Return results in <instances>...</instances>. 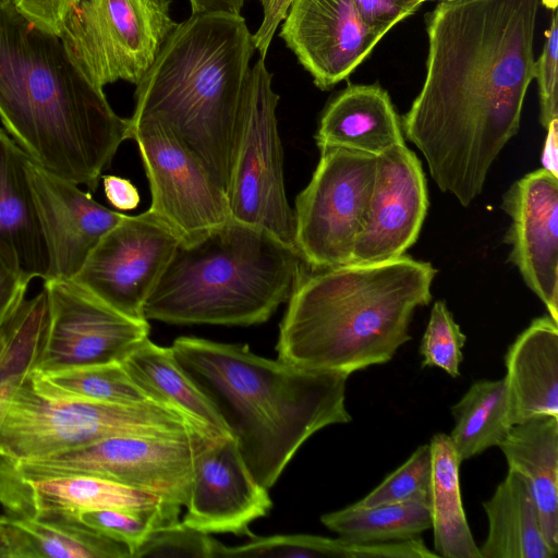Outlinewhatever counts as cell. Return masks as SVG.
<instances>
[{
	"label": "cell",
	"instance_id": "cell-26",
	"mask_svg": "<svg viewBox=\"0 0 558 558\" xmlns=\"http://www.w3.org/2000/svg\"><path fill=\"white\" fill-rule=\"evenodd\" d=\"M122 365L147 397L184 415L193 427L229 434L218 412L177 362L171 348L145 338Z\"/></svg>",
	"mask_w": 558,
	"mask_h": 558
},
{
	"label": "cell",
	"instance_id": "cell-41",
	"mask_svg": "<svg viewBox=\"0 0 558 558\" xmlns=\"http://www.w3.org/2000/svg\"><path fill=\"white\" fill-rule=\"evenodd\" d=\"M28 284L0 257V326L25 299Z\"/></svg>",
	"mask_w": 558,
	"mask_h": 558
},
{
	"label": "cell",
	"instance_id": "cell-45",
	"mask_svg": "<svg viewBox=\"0 0 558 558\" xmlns=\"http://www.w3.org/2000/svg\"><path fill=\"white\" fill-rule=\"evenodd\" d=\"M24 377H8L0 379V425L4 416L7 407L10 402V399L14 390L16 389V387Z\"/></svg>",
	"mask_w": 558,
	"mask_h": 558
},
{
	"label": "cell",
	"instance_id": "cell-15",
	"mask_svg": "<svg viewBox=\"0 0 558 558\" xmlns=\"http://www.w3.org/2000/svg\"><path fill=\"white\" fill-rule=\"evenodd\" d=\"M193 473L182 522L207 534H254L250 525L268 514L272 502L246 466L230 434L192 427Z\"/></svg>",
	"mask_w": 558,
	"mask_h": 558
},
{
	"label": "cell",
	"instance_id": "cell-38",
	"mask_svg": "<svg viewBox=\"0 0 558 558\" xmlns=\"http://www.w3.org/2000/svg\"><path fill=\"white\" fill-rule=\"evenodd\" d=\"M362 21L384 36L398 22L411 15L422 0H353Z\"/></svg>",
	"mask_w": 558,
	"mask_h": 558
},
{
	"label": "cell",
	"instance_id": "cell-2",
	"mask_svg": "<svg viewBox=\"0 0 558 558\" xmlns=\"http://www.w3.org/2000/svg\"><path fill=\"white\" fill-rule=\"evenodd\" d=\"M0 120L32 160L90 192L132 138L130 119L113 111L61 38L8 0H0Z\"/></svg>",
	"mask_w": 558,
	"mask_h": 558
},
{
	"label": "cell",
	"instance_id": "cell-47",
	"mask_svg": "<svg viewBox=\"0 0 558 558\" xmlns=\"http://www.w3.org/2000/svg\"><path fill=\"white\" fill-rule=\"evenodd\" d=\"M542 3L551 10H556L558 0H542Z\"/></svg>",
	"mask_w": 558,
	"mask_h": 558
},
{
	"label": "cell",
	"instance_id": "cell-12",
	"mask_svg": "<svg viewBox=\"0 0 558 558\" xmlns=\"http://www.w3.org/2000/svg\"><path fill=\"white\" fill-rule=\"evenodd\" d=\"M179 243L149 209L124 215L71 280L122 315L144 322V304Z\"/></svg>",
	"mask_w": 558,
	"mask_h": 558
},
{
	"label": "cell",
	"instance_id": "cell-3",
	"mask_svg": "<svg viewBox=\"0 0 558 558\" xmlns=\"http://www.w3.org/2000/svg\"><path fill=\"white\" fill-rule=\"evenodd\" d=\"M170 348L266 489L311 436L352 420L345 408V374L306 369L256 355L245 344L196 337H179Z\"/></svg>",
	"mask_w": 558,
	"mask_h": 558
},
{
	"label": "cell",
	"instance_id": "cell-24",
	"mask_svg": "<svg viewBox=\"0 0 558 558\" xmlns=\"http://www.w3.org/2000/svg\"><path fill=\"white\" fill-rule=\"evenodd\" d=\"M527 485L541 529L558 554V416L543 415L514 424L498 446Z\"/></svg>",
	"mask_w": 558,
	"mask_h": 558
},
{
	"label": "cell",
	"instance_id": "cell-11",
	"mask_svg": "<svg viewBox=\"0 0 558 558\" xmlns=\"http://www.w3.org/2000/svg\"><path fill=\"white\" fill-rule=\"evenodd\" d=\"M376 156L320 150L310 183L295 199V247L311 269L352 264L364 228Z\"/></svg>",
	"mask_w": 558,
	"mask_h": 558
},
{
	"label": "cell",
	"instance_id": "cell-37",
	"mask_svg": "<svg viewBox=\"0 0 558 558\" xmlns=\"http://www.w3.org/2000/svg\"><path fill=\"white\" fill-rule=\"evenodd\" d=\"M557 64L558 15L555 11L550 26L546 31L543 52L534 63V78L537 80L539 93V120L544 129H547L551 121L558 120Z\"/></svg>",
	"mask_w": 558,
	"mask_h": 558
},
{
	"label": "cell",
	"instance_id": "cell-35",
	"mask_svg": "<svg viewBox=\"0 0 558 558\" xmlns=\"http://www.w3.org/2000/svg\"><path fill=\"white\" fill-rule=\"evenodd\" d=\"M465 340L446 303L437 301L420 345L422 366L438 367L452 378L459 377Z\"/></svg>",
	"mask_w": 558,
	"mask_h": 558
},
{
	"label": "cell",
	"instance_id": "cell-34",
	"mask_svg": "<svg viewBox=\"0 0 558 558\" xmlns=\"http://www.w3.org/2000/svg\"><path fill=\"white\" fill-rule=\"evenodd\" d=\"M430 497L432 451L429 444H425L417 447L402 465L355 504L375 506L420 500L430 505Z\"/></svg>",
	"mask_w": 558,
	"mask_h": 558
},
{
	"label": "cell",
	"instance_id": "cell-20",
	"mask_svg": "<svg viewBox=\"0 0 558 558\" xmlns=\"http://www.w3.org/2000/svg\"><path fill=\"white\" fill-rule=\"evenodd\" d=\"M168 502L157 495L102 477L60 475L25 480L0 465V504L4 515L11 518H31L41 511L151 509Z\"/></svg>",
	"mask_w": 558,
	"mask_h": 558
},
{
	"label": "cell",
	"instance_id": "cell-22",
	"mask_svg": "<svg viewBox=\"0 0 558 558\" xmlns=\"http://www.w3.org/2000/svg\"><path fill=\"white\" fill-rule=\"evenodd\" d=\"M508 420L558 416V322L537 317L517 337L505 356Z\"/></svg>",
	"mask_w": 558,
	"mask_h": 558
},
{
	"label": "cell",
	"instance_id": "cell-23",
	"mask_svg": "<svg viewBox=\"0 0 558 558\" xmlns=\"http://www.w3.org/2000/svg\"><path fill=\"white\" fill-rule=\"evenodd\" d=\"M319 149L341 148L378 156L405 144L401 120L378 84H350L325 108L315 134Z\"/></svg>",
	"mask_w": 558,
	"mask_h": 558
},
{
	"label": "cell",
	"instance_id": "cell-42",
	"mask_svg": "<svg viewBox=\"0 0 558 558\" xmlns=\"http://www.w3.org/2000/svg\"><path fill=\"white\" fill-rule=\"evenodd\" d=\"M104 191L109 203L118 209L131 210L140 204V194L128 179L107 174L101 175Z\"/></svg>",
	"mask_w": 558,
	"mask_h": 558
},
{
	"label": "cell",
	"instance_id": "cell-4",
	"mask_svg": "<svg viewBox=\"0 0 558 558\" xmlns=\"http://www.w3.org/2000/svg\"><path fill=\"white\" fill-rule=\"evenodd\" d=\"M437 270L402 255L302 272L280 323L278 359L350 376L389 362L411 339L414 311L432 300Z\"/></svg>",
	"mask_w": 558,
	"mask_h": 558
},
{
	"label": "cell",
	"instance_id": "cell-36",
	"mask_svg": "<svg viewBox=\"0 0 558 558\" xmlns=\"http://www.w3.org/2000/svg\"><path fill=\"white\" fill-rule=\"evenodd\" d=\"M220 542L182 521L154 531L132 558H216Z\"/></svg>",
	"mask_w": 558,
	"mask_h": 558
},
{
	"label": "cell",
	"instance_id": "cell-6",
	"mask_svg": "<svg viewBox=\"0 0 558 558\" xmlns=\"http://www.w3.org/2000/svg\"><path fill=\"white\" fill-rule=\"evenodd\" d=\"M306 267L295 247L231 218L178 244L144 317L177 325L262 324L290 299Z\"/></svg>",
	"mask_w": 558,
	"mask_h": 558
},
{
	"label": "cell",
	"instance_id": "cell-46",
	"mask_svg": "<svg viewBox=\"0 0 558 558\" xmlns=\"http://www.w3.org/2000/svg\"><path fill=\"white\" fill-rule=\"evenodd\" d=\"M3 515H0V558H9V549L5 542V536L3 532Z\"/></svg>",
	"mask_w": 558,
	"mask_h": 558
},
{
	"label": "cell",
	"instance_id": "cell-40",
	"mask_svg": "<svg viewBox=\"0 0 558 558\" xmlns=\"http://www.w3.org/2000/svg\"><path fill=\"white\" fill-rule=\"evenodd\" d=\"M293 0H260L263 21L259 28L252 35L255 49L265 58L275 32L287 13Z\"/></svg>",
	"mask_w": 558,
	"mask_h": 558
},
{
	"label": "cell",
	"instance_id": "cell-16",
	"mask_svg": "<svg viewBox=\"0 0 558 558\" xmlns=\"http://www.w3.org/2000/svg\"><path fill=\"white\" fill-rule=\"evenodd\" d=\"M428 194L422 163L405 144L376 156L364 228L352 264H374L404 255L418 238Z\"/></svg>",
	"mask_w": 558,
	"mask_h": 558
},
{
	"label": "cell",
	"instance_id": "cell-28",
	"mask_svg": "<svg viewBox=\"0 0 558 558\" xmlns=\"http://www.w3.org/2000/svg\"><path fill=\"white\" fill-rule=\"evenodd\" d=\"M432 451L430 514L434 553L445 558H481L462 505L460 460L449 435L436 434Z\"/></svg>",
	"mask_w": 558,
	"mask_h": 558
},
{
	"label": "cell",
	"instance_id": "cell-29",
	"mask_svg": "<svg viewBox=\"0 0 558 558\" xmlns=\"http://www.w3.org/2000/svg\"><path fill=\"white\" fill-rule=\"evenodd\" d=\"M454 426L449 435L460 462L499 446L511 424L505 379L477 380L452 407Z\"/></svg>",
	"mask_w": 558,
	"mask_h": 558
},
{
	"label": "cell",
	"instance_id": "cell-8",
	"mask_svg": "<svg viewBox=\"0 0 558 558\" xmlns=\"http://www.w3.org/2000/svg\"><path fill=\"white\" fill-rule=\"evenodd\" d=\"M171 0H81L60 38L98 88L117 81L137 85L175 28Z\"/></svg>",
	"mask_w": 558,
	"mask_h": 558
},
{
	"label": "cell",
	"instance_id": "cell-43",
	"mask_svg": "<svg viewBox=\"0 0 558 558\" xmlns=\"http://www.w3.org/2000/svg\"><path fill=\"white\" fill-rule=\"evenodd\" d=\"M546 130L547 136L541 158L542 168L558 177V120L551 121Z\"/></svg>",
	"mask_w": 558,
	"mask_h": 558
},
{
	"label": "cell",
	"instance_id": "cell-1",
	"mask_svg": "<svg viewBox=\"0 0 558 558\" xmlns=\"http://www.w3.org/2000/svg\"><path fill=\"white\" fill-rule=\"evenodd\" d=\"M542 0H442L423 87L402 119L444 193L468 207L520 129Z\"/></svg>",
	"mask_w": 558,
	"mask_h": 558
},
{
	"label": "cell",
	"instance_id": "cell-27",
	"mask_svg": "<svg viewBox=\"0 0 558 558\" xmlns=\"http://www.w3.org/2000/svg\"><path fill=\"white\" fill-rule=\"evenodd\" d=\"M488 531L481 558H555L539 524L526 483L508 470L493 496L483 502Z\"/></svg>",
	"mask_w": 558,
	"mask_h": 558
},
{
	"label": "cell",
	"instance_id": "cell-13",
	"mask_svg": "<svg viewBox=\"0 0 558 558\" xmlns=\"http://www.w3.org/2000/svg\"><path fill=\"white\" fill-rule=\"evenodd\" d=\"M48 324L33 371L122 363L148 337L147 320L117 312L73 280H45Z\"/></svg>",
	"mask_w": 558,
	"mask_h": 558
},
{
	"label": "cell",
	"instance_id": "cell-17",
	"mask_svg": "<svg viewBox=\"0 0 558 558\" xmlns=\"http://www.w3.org/2000/svg\"><path fill=\"white\" fill-rule=\"evenodd\" d=\"M284 19L281 38L323 90L347 78L383 37L353 0H293Z\"/></svg>",
	"mask_w": 558,
	"mask_h": 558
},
{
	"label": "cell",
	"instance_id": "cell-39",
	"mask_svg": "<svg viewBox=\"0 0 558 558\" xmlns=\"http://www.w3.org/2000/svg\"><path fill=\"white\" fill-rule=\"evenodd\" d=\"M14 9L39 28L60 36L71 11L81 0H8Z\"/></svg>",
	"mask_w": 558,
	"mask_h": 558
},
{
	"label": "cell",
	"instance_id": "cell-33",
	"mask_svg": "<svg viewBox=\"0 0 558 558\" xmlns=\"http://www.w3.org/2000/svg\"><path fill=\"white\" fill-rule=\"evenodd\" d=\"M181 508L168 502L151 509H104L76 515L90 529L124 544L132 558L154 531L180 521Z\"/></svg>",
	"mask_w": 558,
	"mask_h": 558
},
{
	"label": "cell",
	"instance_id": "cell-31",
	"mask_svg": "<svg viewBox=\"0 0 558 558\" xmlns=\"http://www.w3.org/2000/svg\"><path fill=\"white\" fill-rule=\"evenodd\" d=\"M37 373L54 388L90 401L111 404L153 401L119 362Z\"/></svg>",
	"mask_w": 558,
	"mask_h": 558
},
{
	"label": "cell",
	"instance_id": "cell-19",
	"mask_svg": "<svg viewBox=\"0 0 558 558\" xmlns=\"http://www.w3.org/2000/svg\"><path fill=\"white\" fill-rule=\"evenodd\" d=\"M26 173L49 257L45 280H71L124 214L99 204L77 184L48 172L28 156Z\"/></svg>",
	"mask_w": 558,
	"mask_h": 558
},
{
	"label": "cell",
	"instance_id": "cell-48",
	"mask_svg": "<svg viewBox=\"0 0 558 558\" xmlns=\"http://www.w3.org/2000/svg\"><path fill=\"white\" fill-rule=\"evenodd\" d=\"M3 350H4V340H3L2 333L0 331V357L3 353Z\"/></svg>",
	"mask_w": 558,
	"mask_h": 558
},
{
	"label": "cell",
	"instance_id": "cell-49",
	"mask_svg": "<svg viewBox=\"0 0 558 558\" xmlns=\"http://www.w3.org/2000/svg\"><path fill=\"white\" fill-rule=\"evenodd\" d=\"M424 1H426V0H422V2H424Z\"/></svg>",
	"mask_w": 558,
	"mask_h": 558
},
{
	"label": "cell",
	"instance_id": "cell-14",
	"mask_svg": "<svg viewBox=\"0 0 558 558\" xmlns=\"http://www.w3.org/2000/svg\"><path fill=\"white\" fill-rule=\"evenodd\" d=\"M148 179V208L190 243L231 219L227 194L204 167L160 124L131 122Z\"/></svg>",
	"mask_w": 558,
	"mask_h": 558
},
{
	"label": "cell",
	"instance_id": "cell-9",
	"mask_svg": "<svg viewBox=\"0 0 558 558\" xmlns=\"http://www.w3.org/2000/svg\"><path fill=\"white\" fill-rule=\"evenodd\" d=\"M0 465L25 480L60 475L102 477L185 507L193 473L192 427L181 434L114 436L23 461L0 457Z\"/></svg>",
	"mask_w": 558,
	"mask_h": 558
},
{
	"label": "cell",
	"instance_id": "cell-10",
	"mask_svg": "<svg viewBox=\"0 0 558 558\" xmlns=\"http://www.w3.org/2000/svg\"><path fill=\"white\" fill-rule=\"evenodd\" d=\"M271 80L260 57L245 84L241 136L227 197L231 218L295 247V216L287 199L276 118L279 96Z\"/></svg>",
	"mask_w": 558,
	"mask_h": 558
},
{
	"label": "cell",
	"instance_id": "cell-21",
	"mask_svg": "<svg viewBox=\"0 0 558 558\" xmlns=\"http://www.w3.org/2000/svg\"><path fill=\"white\" fill-rule=\"evenodd\" d=\"M27 155L0 129V257L28 283L45 280L49 257L26 173Z\"/></svg>",
	"mask_w": 558,
	"mask_h": 558
},
{
	"label": "cell",
	"instance_id": "cell-44",
	"mask_svg": "<svg viewBox=\"0 0 558 558\" xmlns=\"http://www.w3.org/2000/svg\"><path fill=\"white\" fill-rule=\"evenodd\" d=\"M245 0H190L192 13L217 12L240 15Z\"/></svg>",
	"mask_w": 558,
	"mask_h": 558
},
{
	"label": "cell",
	"instance_id": "cell-7",
	"mask_svg": "<svg viewBox=\"0 0 558 558\" xmlns=\"http://www.w3.org/2000/svg\"><path fill=\"white\" fill-rule=\"evenodd\" d=\"M192 426L178 411L148 401L111 404L65 393L29 372L0 425V457L23 461L122 435H169Z\"/></svg>",
	"mask_w": 558,
	"mask_h": 558
},
{
	"label": "cell",
	"instance_id": "cell-5",
	"mask_svg": "<svg viewBox=\"0 0 558 558\" xmlns=\"http://www.w3.org/2000/svg\"><path fill=\"white\" fill-rule=\"evenodd\" d=\"M254 50L241 14L192 13L175 26L136 85L129 118L156 122L169 131L226 194Z\"/></svg>",
	"mask_w": 558,
	"mask_h": 558
},
{
	"label": "cell",
	"instance_id": "cell-32",
	"mask_svg": "<svg viewBox=\"0 0 558 558\" xmlns=\"http://www.w3.org/2000/svg\"><path fill=\"white\" fill-rule=\"evenodd\" d=\"M48 324V300L43 289L24 299L0 326L4 350L0 357V379L24 377L35 367Z\"/></svg>",
	"mask_w": 558,
	"mask_h": 558
},
{
	"label": "cell",
	"instance_id": "cell-25",
	"mask_svg": "<svg viewBox=\"0 0 558 558\" xmlns=\"http://www.w3.org/2000/svg\"><path fill=\"white\" fill-rule=\"evenodd\" d=\"M9 558H131L129 548L85 525L73 512L3 514Z\"/></svg>",
	"mask_w": 558,
	"mask_h": 558
},
{
	"label": "cell",
	"instance_id": "cell-18",
	"mask_svg": "<svg viewBox=\"0 0 558 558\" xmlns=\"http://www.w3.org/2000/svg\"><path fill=\"white\" fill-rule=\"evenodd\" d=\"M511 225L509 262L558 322V177L544 168L525 174L504 194Z\"/></svg>",
	"mask_w": 558,
	"mask_h": 558
},
{
	"label": "cell",
	"instance_id": "cell-30",
	"mask_svg": "<svg viewBox=\"0 0 558 558\" xmlns=\"http://www.w3.org/2000/svg\"><path fill=\"white\" fill-rule=\"evenodd\" d=\"M322 523L355 543H388L417 537L432 527L430 505L413 500L375 506L350 505L325 513Z\"/></svg>",
	"mask_w": 558,
	"mask_h": 558
}]
</instances>
